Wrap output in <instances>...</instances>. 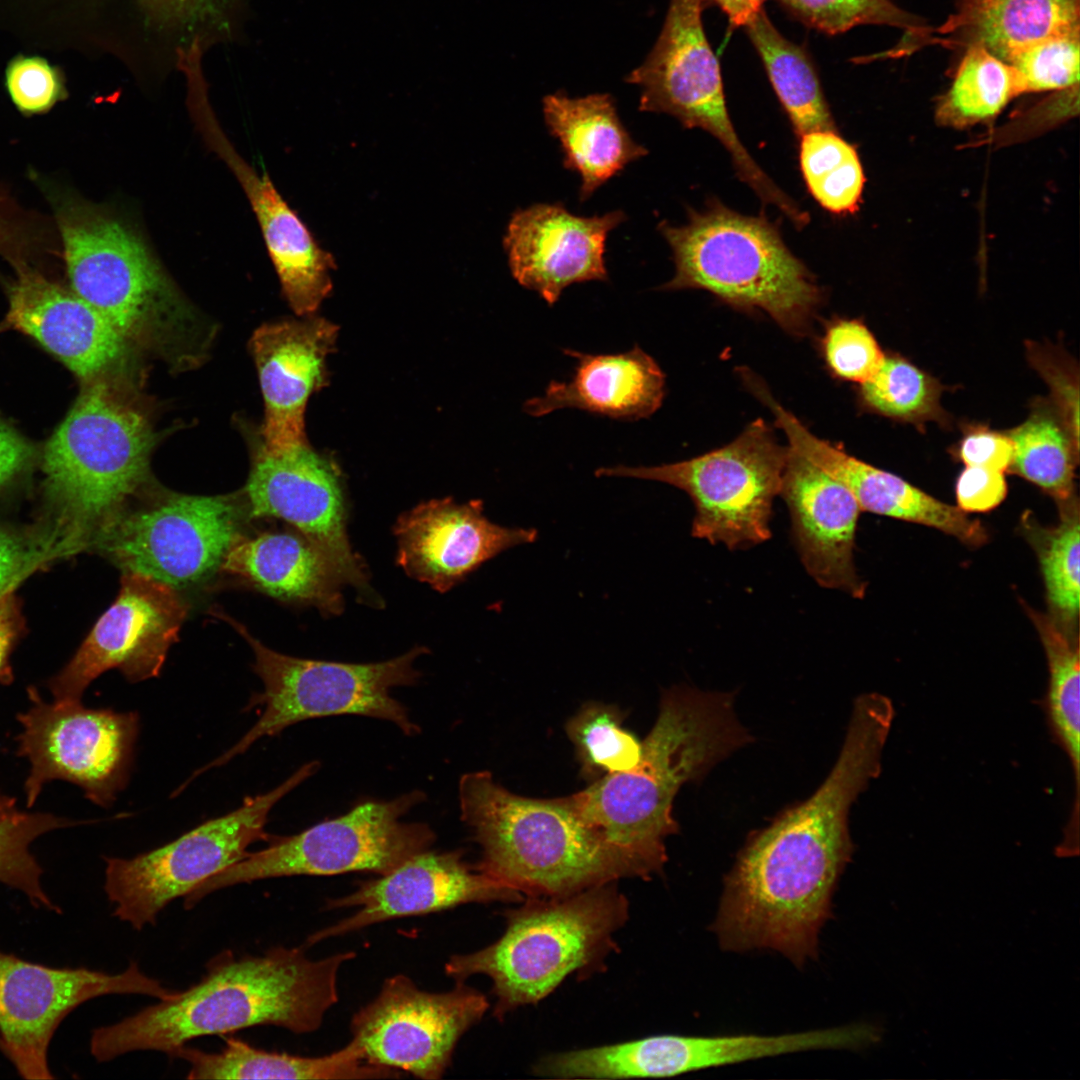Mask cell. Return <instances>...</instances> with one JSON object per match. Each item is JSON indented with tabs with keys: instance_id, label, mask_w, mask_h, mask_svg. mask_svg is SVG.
Instances as JSON below:
<instances>
[{
	"instance_id": "obj_1",
	"label": "cell",
	"mask_w": 1080,
	"mask_h": 1080,
	"mask_svg": "<svg viewBox=\"0 0 1080 1080\" xmlns=\"http://www.w3.org/2000/svg\"><path fill=\"white\" fill-rule=\"evenodd\" d=\"M895 716L891 699L858 696L829 775L805 801L755 832L724 879L711 925L723 950H771L801 968L818 954L832 897L853 844L849 812L880 775Z\"/></svg>"
},
{
	"instance_id": "obj_2",
	"label": "cell",
	"mask_w": 1080,
	"mask_h": 1080,
	"mask_svg": "<svg viewBox=\"0 0 1080 1080\" xmlns=\"http://www.w3.org/2000/svg\"><path fill=\"white\" fill-rule=\"evenodd\" d=\"M355 956L346 951L311 959L302 948L284 946L258 956L220 952L186 990L95 1029L90 1052L107 1062L136 1051L169 1055L195 1038L253 1026L314 1032L339 1000L341 967Z\"/></svg>"
},
{
	"instance_id": "obj_3",
	"label": "cell",
	"mask_w": 1080,
	"mask_h": 1080,
	"mask_svg": "<svg viewBox=\"0 0 1080 1080\" xmlns=\"http://www.w3.org/2000/svg\"><path fill=\"white\" fill-rule=\"evenodd\" d=\"M751 741L733 693L675 686L661 697L638 765L569 796L583 819L651 878L663 872L666 837L679 830L672 810L680 787Z\"/></svg>"
},
{
	"instance_id": "obj_4",
	"label": "cell",
	"mask_w": 1080,
	"mask_h": 1080,
	"mask_svg": "<svg viewBox=\"0 0 1080 1080\" xmlns=\"http://www.w3.org/2000/svg\"><path fill=\"white\" fill-rule=\"evenodd\" d=\"M458 792L461 819L481 848L475 867L523 897H565L622 878H650L583 819L570 796H520L488 771L464 774Z\"/></svg>"
},
{
	"instance_id": "obj_5",
	"label": "cell",
	"mask_w": 1080,
	"mask_h": 1080,
	"mask_svg": "<svg viewBox=\"0 0 1080 1080\" xmlns=\"http://www.w3.org/2000/svg\"><path fill=\"white\" fill-rule=\"evenodd\" d=\"M506 911L505 930L477 951L452 955L447 976L464 982L487 976L493 1016L537 1004L568 976L600 971L616 950L614 939L629 918V902L616 882L558 898L524 897Z\"/></svg>"
},
{
	"instance_id": "obj_6",
	"label": "cell",
	"mask_w": 1080,
	"mask_h": 1080,
	"mask_svg": "<svg viewBox=\"0 0 1080 1080\" xmlns=\"http://www.w3.org/2000/svg\"><path fill=\"white\" fill-rule=\"evenodd\" d=\"M115 376L83 381L44 449L46 491L71 547L95 540L148 473L154 431Z\"/></svg>"
},
{
	"instance_id": "obj_7",
	"label": "cell",
	"mask_w": 1080,
	"mask_h": 1080,
	"mask_svg": "<svg viewBox=\"0 0 1080 1080\" xmlns=\"http://www.w3.org/2000/svg\"><path fill=\"white\" fill-rule=\"evenodd\" d=\"M675 275L665 290L701 289L734 308L761 310L785 331L804 334L822 301L807 267L785 245L777 227L712 201L689 209L681 226L658 225Z\"/></svg>"
},
{
	"instance_id": "obj_8",
	"label": "cell",
	"mask_w": 1080,
	"mask_h": 1080,
	"mask_svg": "<svg viewBox=\"0 0 1080 1080\" xmlns=\"http://www.w3.org/2000/svg\"><path fill=\"white\" fill-rule=\"evenodd\" d=\"M58 224L71 290L104 315L133 348L165 352L173 347L189 312L138 233L121 219L83 204L64 206Z\"/></svg>"
},
{
	"instance_id": "obj_9",
	"label": "cell",
	"mask_w": 1080,
	"mask_h": 1080,
	"mask_svg": "<svg viewBox=\"0 0 1080 1080\" xmlns=\"http://www.w3.org/2000/svg\"><path fill=\"white\" fill-rule=\"evenodd\" d=\"M215 615L230 623L251 646L255 657L253 668L264 689L251 698L247 709L258 706L263 707V711L235 745L196 770L189 782L243 754L259 739L275 736L287 727L309 719L359 715L389 721L407 736L420 732L407 708L390 692L394 687L417 682L420 673L413 663L426 648L416 647L401 656L376 663L302 659L268 648L241 623L223 613L215 612Z\"/></svg>"
},
{
	"instance_id": "obj_10",
	"label": "cell",
	"mask_w": 1080,
	"mask_h": 1080,
	"mask_svg": "<svg viewBox=\"0 0 1080 1080\" xmlns=\"http://www.w3.org/2000/svg\"><path fill=\"white\" fill-rule=\"evenodd\" d=\"M424 800L425 794L414 790L392 800L365 801L298 834L272 836L266 848L249 852L198 884L184 897V907L192 909L219 889L269 878L353 872L383 875L435 842L428 824L402 820Z\"/></svg>"
},
{
	"instance_id": "obj_11",
	"label": "cell",
	"mask_w": 1080,
	"mask_h": 1080,
	"mask_svg": "<svg viewBox=\"0 0 1080 1080\" xmlns=\"http://www.w3.org/2000/svg\"><path fill=\"white\" fill-rule=\"evenodd\" d=\"M788 447L762 419L731 443L703 455L657 466L601 467L598 477H631L672 485L695 506L692 536L730 550L771 538L772 503L780 494Z\"/></svg>"
},
{
	"instance_id": "obj_12",
	"label": "cell",
	"mask_w": 1080,
	"mask_h": 1080,
	"mask_svg": "<svg viewBox=\"0 0 1080 1080\" xmlns=\"http://www.w3.org/2000/svg\"><path fill=\"white\" fill-rule=\"evenodd\" d=\"M318 761L301 766L269 792L246 797L237 809L208 820L174 841L132 858L104 857V891L113 916L141 930L154 925L162 910L198 884L243 859L248 847L269 841L273 807L314 775Z\"/></svg>"
},
{
	"instance_id": "obj_13",
	"label": "cell",
	"mask_w": 1080,
	"mask_h": 1080,
	"mask_svg": "<svg viewBox=\"0 0 1080 1080\" xmlns=\"http://www.w3.org/2000/svg\"><path fill=\"white\" fill-rule=\"evenodd\" d=\"M704 3L670 0L655 45L626 81L641 88L639 110L669 114L686 128L710 133L729 152L740 180L764 203L788 214L794 200L751 157L732 124L720 64L702 22Z\"/></svg>"
},
{
	"instance_id": "obj_14",
	"label": "cell",
	"mask_w": 1080,
	"mask_h": 1080,
	"mask_svg": "<svg viewBox=\"0 0 1080 1080\" xmlns=\"http://www.w3.org/2000/svg\"><path fill=\"white\" fill-rule=\"evenodd\" d=\"M29 699L28 710L17 715L23 728L18 755L30 763L24 784L27 806L53 780L73 783L94 804L111 806L128 784L138 713L87 708L81 701L47 703L34 689Z\"/></svg>"
},
{
	"instance_id": "obj_15",
	"label": "cell",
	"mask_w": 1080,
	"mask_h": 1080,
	"mask_svg": "<svg viewBox=\"0 0 1080 1080\" xmlns=\"http://www.w3.org/2000/svg\"><path fill=\"white\" fill-rule=\"evenodd\" d=\"M239 512L230 497L171 495L122 511L95 538L124 572L173 588L210 576L240 536Z\"/></svg>"
},
{
	"instance_id": "obj_16",
	"label": "cell",
	"mask_w": 1080,
	"mask_h": 1080,
	"mask_svg": "<svg viewBox=\"0 0 1080 1080\" xmlns=\"http://www.w3.org/2000/svg\"><path fill=\"white\" fill-rule=\"evenodd\" d=\"M489 1006L482 992L464 982L430 992L397 974L385 979L376 997L353 1014L351 1039L373 1065L436 1080L450 1066L459 1040Z\"/></svg>"
},
{
	"instance_id": "obj_17",
	"label": "cell",
	"mask_w": 1080,
	"mask_h": 1080,
	"mask_svg": "<svg viewBox=\"0 0 1080 1080\" xmlns=\"http://www.w3.org/2000/svg\"><path fill=\"white\" fill-rule=\"evenodd\" d=\"M175 991L144 974L136 962L121 973L55 968L0 951V1050L27 1080L53 1079L48 1049L64 1018L79 1005L109 994L158 1000Z\"/></svg>"
},
{
	"instance_id": "obj_18",
	"label": "cell",
	"mask_w": 1080,
	"mask_h": 1080,
	"mask_svg": "<svg viewBox=\"0 0 1080 1080\" xmlns=\"http://www.w3.org/2000/svg\"><path fill=\"white\" fill-rule=\"evenodd\" d=\"M186 615L187 606L175 588L124 572L113 604L49 681L54 700L81 701L91 682L110 669L120 670L132 683L159 676Z\"/></svg>"
},
{
	"instance_id": "obj_19",
	"label": "cell",
	"mask_w": 1080,
	"mask_h": 1080,
	"mask_svg": "<svg viewBox=\"0 0 1080 1080\" xmlns=\"http://www.w3.org/2000/svg\"><path fill=\"white\" fill-rule=\"evenodd\" d=\"M246 494L252 517L290 523L323 553L342 584L369 592L363 562L348 540L343 478L331 456L309 443L281 452L261 447Z\"/></svg>"
},
{
	"instance_id": "obj_20",
	"label": "cell",
	"mask_w": 1080,
	"mask_h": 1080,
	"mask_svg": "<svg viewBox=\"0 0 1080 1080\" xmlns=\"http://www.w3.org/2000/svg\"><path fill=\"white\" fill-rule=\"evenodd\" d=\"M523 899L517 891L469 865L462 851L427 849L391 871L360 883L353 892L327 899L325 910L358 909L309 935L305 946L397 918L440 912L470 903L521 902Z\"/></svg>"
},
{
	"instance_id": "obj_21",
	"label": "cell",
	"mask_w": 1080,
	"mask_h": 1080,
	"mask_svg": "<svg viewBox=\"0 0 1080 1080\" xmlns=\"http://www.w3.org/2000/svg\"><path fill=\"white\" fill-rule=\"evenodd\" d=\"M625 219L621 210L578 216L560 203L518 209L503 239L513 278L549 306L574 283L607 281L606 239Z\"/></svg>"
},
{
	"instance_id": "obj_22",
	"label": "cell",
	"mask_w": 1080,
	"mask_h": 1080,
	"mask_svg": "<svg viewBox=\"0 0 1080 1080\" xmlns=\"http://www.w3.org/2000/svg\"><path fill=\"white\" fill-rule=\"evenodd\" d=\"M339 327L319 316L265 323L250 340L264 400L262 447L281 452L307 444L309 398L328 385L327 358Z\"/></svg>"
},
{
	"instance_id": "obj_23",
	"label": "cell",
	"mask_w": 1080,
	"mask_h": 1080,
	"mask_svg": "<svg viewBox=\"0 0 1080 1080\" xmlns=\"http://www.w3.org/2000/svg\"><path fill=\"white\" fill-rule=\"evenodd\" d=\"M2 328L40 343L83 381L115 375L133 347L115 326L73 290L26 266H17L8 286Z\"/></svg>"
},
{
	"instance_id": "obj_24",
	"label": "cell",
	"mask_w": 1080,
	"mask_h": 1080,
	"mask_svg": "<svg viewBox=\"0 0 1080 1080\" xmlns=\"http://www.w3.org/2000/svg\"><path fill=\"white\" fill-rule=\"evenodd\" d=\"M397 562L407 575L446 592L503 551L534 542L537 530L505 527L483 514L481 500H430L402 514L394 527Z\"/></svg>"
},
{
	"instance_id": "obj_25",
	"label": "cell",
	"mask_w": 1080,
	"mask_h": 1080,
	"mask_svg": "<svg viewBox=\"0 0 1080 1080\" xmlns=\"http://www.w3.org/2000/svg\"><path fill=\"white\" fill-rule=\"evenodd\" d=\"M779 495L807 573L824 588L862 598L866 584L853 556L861 509L851 491L789 445Z\"/></svg>"
},
{
	"instance_id": "obj_26",
	"label": "cell",
	"mask_w": 1080,
	"mask_h": 1080,
	"mask_svg": "<svg viewBox=\"0 0 1080 1080\" xmlns=\"http://www.w3.org/2000/svg\"><path fill=\"white\" fill-rule=\"evenodd\" d=\"M852 1025L781 1035H655L598 1046L591 1064L602 1079L668 1077L781 1054L822 1049H853Z\"/></svg>"
},
{
	"instance_id": "obj_27",
	"label": "cell",
	"mask_w": 1080,
	"mask_h": 1080,
	"mask_svg": "<svg viewBox=\"0 0 1080 1080\" xmlns=\"http://www.w3.org/2000/svg\"><path fill=\"white\" fill-rule=\"evenodd\" d=\"M756 395L772 411L775 424L785 432L789 445L846 486L861 511L932 527L970 546H980L987 541L984 526L959 507L944 503L899 476L816 437L792 413L775 402L766 389H758Z\"/></svg>"
},
{
	"instance_id": "obj_28",
	"label": "cell",
	"mask_w": 1080,
	"mask_h": 1080,
	"mask_svg": "<svg viewBox=\"0 0 1080 1080\" xmlns=\"http://www.w3.org/2000/svg\"><path fill=\"white\" fill-rule=\"evenodd\" d=\"M1073 32H1080V0H957L940 26L905 33L884 55H909L932 44L963 51L978 46L1008 63L1032 42Z\"/></svg>"
},
{
	"instance_id": "obj_29",
	"label": "cell",
	"mask_w": 1080,
	"mask_h": 1080,
	"mask_svg": "<svg viewBox=\"0 0 1080 1080\" xmlns=\"http://www.w3.org/2000/svg\"><path fill=\"white\" fill-rule=\"evenodd\" d=\"M575 360L567 381L552 380L543 395L525 401L533 417L570 408L617 420L652 416L665 397V374L640 346L617 354H591L565 349Z\"/></svg>"
},
{
	"instance_id": "obj_30",
	"label": "cell",
	"mask_w": 1080,
	"mask_h": 1080,
	"mask_svg": "<svg viewBox=\"0 0 1080 1080\" xmlns=\"http://www.w3.org/2000/svg\"><path fill=\"white\" fill-rule=\"evenodd\" d=\"M220 568L271 597L311 604L327 615L343 610L342 582L323 553L301 533L239 536Z\"/></svg>"
},
{
	"instance_id": "obj_31",
	"label": "cell",
	"mask_w": 1080,
	"mask_h": 1080,
	"mask_svg": "<svg viewBox=\"0 0 1080 1080\" xmlns=\"http://www.w3.org/2000/svg\"><path fill=\"white\" fill-rule=\"evenodd\" d=\"M543 114L549 132L560 142L564 167L581 176V201L648 153L622 124L609 94L547 95Z\"/></svg>"
},
{
	"instance_id": "obj_32",
	"label": "cell",
	"mask_w": 1080,
	"mask_h": 1080,
	"mask_svg": "<svg viewBox=\"0 0 1080 1080\" xmlns=\"http://www.w3.org/2000/svg\"><path fill=\"white\" fill-rule=\"evenodd\" d=\"M168 1056L189 1065L188 1079H393L397 1070L367 1062L352 1039L342 1048L318 1057H304L255 1048L230 1037L218 1052L187 1044Z\"/></svg>"
},
{
	"instance_id": "obj_33",
	"label": "cell",
	"mask_w": 1080,
	"mask_h": 1080,
	"mask_svg": "<svg viewBox=\"0 0 1080 1080\" xmlns=\"http://www.w3.org/2000/svg\"><path fill=\"white\" fill-rule=\"evenodd\" d=\"M744 28L796 135L837 130L807 51L784 37L763 9Z\"/></svg>"
},
{
	"instance_id": "obj_34",
	"label": "cell",
	"mask_w": 1080,
	"mask_h": 1080,
	"mask_svg": "<svg viewBox=\"0 0 1080 1080\" xmlns=\"http://www.w3.org/2000/svg\"><path fill=\"white\" fill-rule=\"evenodd\" d=\"M1043 644L1048 664L1047 721L1066 754L1075 781V798L1067 823L1079 824L1080 783V656L1078 637H1069L1050 615L1025 606Z\"/></svg>"
},
{
	"instance_id": "obj_35",
	"label": "cell",
	"mask_w": 1080,
	"mask_h": 1080,
	"mask_svg": "<svg viewBox=\"0 0 1080 1080\" xmlns=\"http://www.w3.org/2000/svg\"><path fill=\"white\" fill-rule=\"evenodd\" d=\"M1021 94L1014 68L982 47L963 51L948 91L936 107L939 124L965 128L996 117Z\"/></svg>"
},
{
	"instance_id": "obj_36",
	"label": "cell",
	"mask_w": 1080,
	"mask_h": 1080,
	"mask_svg": "<svg viewBox=\"0 0 1080 1080\" xmlns=\"http://www.w3.org/2000/svg\"><path fill=\"white\" fill-rule=\"evenodd\" d=\"M1007 435L1013 444L1008 470L1043 489L1057 504L1076 496L1074 477L1079 449L1059 417L1037 409Z\"/></svg>"
},
{
	"instance_id": "obj_37",
	"label": "cell",
	"mask_w": 1080,
	"mask_h": 1080,
	"mask_svg": "<svg viewBox=\"0 0 1080 1080\" xmlns=\"http://www.w3.org/2000/svg\"><path fill=\"white\" fill-rule=\"evenodd\" d=\"M1059 523L1033 525L1028 537L1038 554L1050 616L1071 638H1077L1080 594V512L1078 497L1058 504Z\"/></svg>"
},
{
	"instance_id": "obj_38",
	"label": "cell",
	"mask_w": 1080,
	"mask_h": 1080,
	"mask_svg": "<svg viewBox=\"0 0 1080 1080\" xmlns=\"http://www.w3.org/2000/svg\"><path fill=\"white\" fill-rule=\"evenodd\" d=\"M799 163L807 190L823 209L835 215L856 212L865 175L856 148L838 130L800 136Z\"/></svg>"
},
{
	"instance_id": "obj_39",
	"label": "cell",
	"mask_w": 1080,
	"mask_h": 1080,
	"mask_svg": "<svg viewBox=\"0 0 1080 1080\" xmlns=\"http://www.w3.org/2000/svg\"><path fill=\"white\" fill-rule=\"evenodd\" d=\"M623 712L615 705L589 702L566 724L575 746L581 773L595 781L605 775L634 769L642 756V741L622 725Z\"/></svg>"
},
{
	"instance_id": "obj_40",
	"label": "cell",
	"mask_w": 1080,
	"mask_h": 1080,
	"mask_svg": "<svg viewBox=\"0 0 1080 1080\" xmlns=\"http://www.w3.org/2000/svg\"><path fill=\"white\" fill-rule=\"evenodd\" d=\"M942 385L906 359L885 356L877 372L861 383L863 404L883 416L912 423L941 420Z\"/></svg>"
},
{
	"instance_id": "obj_41",
	"label": "cell",
	"mask_w": 1080,
	"mask_h": 1080,
	"mask_svg": "<svg viewBox=\"0 0 1080 1080\" xmlns=\"http://www.w3.org/2000/svg\"><path fill=\"white\" fill-rule=\"evenodd\" d=\"M71 825L73 821L48 813L17 811L0 817V883L20 890L33 906L60 913L43 889V871L29 847L37 837Z\"/></svg>"
},
{
	"instance_id": "obj_42",
	"label": "cell",
	"mask_w": 1080,
	"mask_h": 1080,
	"mask_svg": "<svg viewBox=\"0 0 1080 1080\" xmlns=\"http://www.w3.org/2000/svg\"><path fill=\"white\" fill-rule=\"evenodd\" d=\"M803 24L829 35L859 25H886L915 32L925 28L892 0H777Z\"/></svg>"
},
{
	"instance_id": "obj_43",
	"label": "cell",
	"mask_w": 1080,
	"mask_h": 1080,
	"mask_svg": "<svg viewBox=\"0 0 1080 1080\" xmlns=\"http://www.w3.org/2000/svg\"><path fill=\"white\" fill-rule=\"evenodd\" d=\"M1080 32L1048 36L1017 51L1008 61L1022 93L1061 91L1079 85Z\"/></svg>"
},
{
	"instance_id": "obj_44",
	"label": "cell",
	"mask_w": 1080,
	"mask_h": 1080,
	"mask_svg": "<svg viewBox=\"0 0 1080 1080\" xmlns=\"http://www.w3.org/2000/svg\"><path fill=\"white\" fill-rule=\"evenodd\" d=\"M822 346L832 373L843 380L860 384L877 372L885 357L871 331L856 319H839L830 323Z\"/></svg>"
},
{
	"instance_id": "obj_45",
	"label": "cell",
	"mask_w": 1080,
	"mask_h": 1080,
	"mask_svg": "<svg viewBox=\"0 0 1080 1080\" xmlns=\"http://www.w3.org/2000/svg\"><path fill=\"white\" fill-rule=\"evenodd\" d=\"M5 87L24 115L48 112L67 96L62 72L39 56L13 58L5 71Z\"/></svg>"
},
{
	"instance_id": "obj_46",
	"label": "cell",
	"mask_w": 1080,
	"mask_h": 1080,
	"mask_svg": "<svg viewBox=\"0 0 1080 1080\" xmlns=\"http://www.w3.org/2000/svg\"><path fill=\"white\" fill-rule=\"evenodd\" d=\"M1027 355L1034 369L1049 386L1057 413L1073 443L1079 449V380L1078 371L1064 355L1048 346L1027 345Z\"/></svg>"
},
{
	"instance_id": "obj_47",
	"label": "cell",
	"mask_w": 1080,
	"mask_h": 1080,
	"mask_svg": "<svg viewBox=\"0 0 1080 1080\" xmlns=\"http://www.w3.org/2000/svg\"><path fill=\"white\" fill-rule=\"evenodd\" d=\"M1008 491L1003 472L966 466L956 483L958 507L964 512H987L997 507Z\"/></svg>"
},
{
	"instance_id": "obj_48",
	"label": "cell",
	"mask_w": 1080,
	"mask_h": 1080,
	"mask_svg": "<svg viewBox=\"0 0 1080 1080\" xmlns=\"http://www.w3.org/2000/svg\"><path fill=\"white\" fill-rule=\"evenodd\" d=\"M959 457L966 466H977L1003 472L1008 470L1013 456V444L1007 433L986 427L967 431L959 445Z\"/></svg>"
},
{
	"instance_id": "obj_49",
	"label": "cell",
	"mask_w": 1080,
	"mask_h": 1080,
	"mask_svg": "<svg viewBox=\"0 0 1080 1080\" xmlns=\"http://www.w3.org/2000/svg\"><path fill=\"white\" fill-rule=\"evenodd\" d=\"M33 454L31 444L0 417V488L27 467Z\"/></svg>"
},
{
	"instance_id": "obj_50",
	"label": "cell",
	"mask_w": 1080,
	"mask_h": 1080,
	"mask_svg": "<svg viewBox=\"0 0 1080 1080\" xmlns=\"http://www.w3.org/2000/svg\"><path fill=\"white\" fill-rule=\"evenodd\" d=\"M25 563L26 553L22 546L0 530V596L15 582Z\"/></svg>"
},
{
	"instance_id": "obj_51",
	"label": "cell",
	"mask_w": 1080,
	"mask_h": 1080,
	"mask_svg": "<svg viewBox=\"0 0 1080 1080\" xmlns=\"http://www.w3.org/2000/svg\"><path fill=\"white\" fill-rule=\"evenodd\" d=\"M18 615L13 596L4 593L0 596V680L6 672L8 655L17 634Z\"/></svg>"
},
{
	"instance_id": "obj_52",
	"label": "cell",
	"mask_w": 1080,
	"mask_h": 1080,
	"mask_svg": "<svg viewBox=\"0 0 1080 1080\" xmlns=\"http://www.w3.org/2000/svg\"><path fill=\"white\" fill-rule=\"evenodd\" d=\"M716 4L734 27H744L762 10L765 0H705Z\"/></svg>"
},
{
	"instance_id": "obj_53",
	"label": "cell",
	"mask_w": 1080,
	"mask_h": 1080,
	"mask_svg": "<svg viewBox=\"0 0 1080 1080\" xmlns=\"http://www.w3.org/2000/svg\"><path fill=\"white\" fill-rule=\"evenodd\" d=\"M16 801L6 795H0V817L9 816L17 812Z\"/></svg>"
},
{
	"instance_id": "obj_54",
	"label": "cell",
	"mask_w": 1080,
	"mask_h": 1080,
	"mask_svg": "<svg viewBox=\"0 0 1080 1080\" xmlns=\"http://www.w3.org/2000/svg\"><path fill=\"white\" fill-rule=\"evenodd\" d=\"M13 241L9 229H7L6 225L0 220V249L8 250V247Z\"/></svg>"
}]
</instances>
